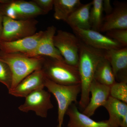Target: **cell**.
Wrapping results in <instances>:
<instances>
[{
  "instance_id": "6da1fadb",
  "label": "cell",
  "mask_w": 127,
  "mask_h": 127,
  "mask_svg": "<svg viewBox=\"0 0 127 127\" xmlns=\"http://www.w3.org/2000/svg\"><path fill=\"white\" fill-rule=\"evenodd\" d=\"M78 69L81 80L79 106L84 109L90 100V88L98 64L104 58V50L88 45L79 39Z\"/></svg>"
},
{
  "instance_id": "7a4b0ae2",
  "label": "cell",
  "mask_w": 127,
  "mask_h": 127,
  "mask_svg": "<svg viewBox=\"0 0 127 127\" xmlns=\"http://www.w3.org/2000/svg\"><path fill=\"white\" fill-rule=\"evenodd\" d=\"M0 59L9 65L12 73L13 80L10 91L28 75L41 69L44 56L30 57L21 53L7 54L0 51Z\"/></svg>"
},
{
  "instance_id": "3957f363",
  "label": "cell",
  "mask_w": 127,
  "mask_h": 127,
  "mask_svg": "<svg viewBox=\"0 0 127 127\" xmlns=\"http://www.w3.org/2000/svg\"><path fill=\"white\" fill-rule=\"evenodd\" d=\"M41 69L47 78L57 84L66 86L81 84L78 67L64 60L44 57Z\"/></svg>"
},
{
  "instance_id": "277c9868",
  "label": "cell",
  "mask_w": 127,
  "mask_h": 127,
  "mask_svg": "<svg viewBox=\"0 0 127 127\" xmlns=\"http://www.w3.org/2000/svg\"><path fill=\"white\" fill-rule=\"evenodd\" d=\"M45 87L56 99L58 105L57 127H62L66 112L73 103L77 101L78 96L81 92V85L63 86L57 84L46 77Z\"/></svg>"
},
{
  "instance_id": "5b68a950",
  "label": "cell",
  "mask_w": 127,
  "mask_h": 127,
  "mask_svg": "<svg viewBox=\"0 0 127 127\" xmlns=\"http://www.w3.org/2000/svg\"><path fill=\"white\" fill-rule=\"evenodd\" d=\"M0 10L3 15L17 20L35 19L46 14L32 0H3L0 3Z\"/></svg>"
},
{
  "instance_id": "8992f818",
  "label": "cell",
  "mask_w": 127,
  "mask_h": 127,
  "mask_svg": "<svg viewBox=\"0 0 127 127\" xmlns=\"http://www.w3.org/2000/svg\"><path fill=\"white\" fill-rule=\"evenodd\" d=\"M38 22L35 19L17 20L4 16L0 40L12 41L32 35L36 32Z\"/></svg>"
},
{
  "instance_id": "52a82bcc",
  "label": "cell",
  "mask_w": 127,
  "mask_h": 127,
  "mask_svg": "<svg viewBox=\"0 0 127 127\" xmlns=\"http://www.w3.org/2000/svg\"><path fill=\"white\" fill-rule=\"evenodd\" d=\"M80 40L75 34L62 30L57 31L54 37L55 47L65 61L71 65L77 67Z\"/></svg>"
},
{
  "instance_id": "ba28073f",
  "label": "cell",
  "mask_w": 127,
  "mask_h": 127,
  "mask_svg": "<svg viewBox=\"0 0 127 127\" xmlns=\"http://www.w3.org/2000/svg\"><path fill=\"white\" fill-rule=\"evenodd\" d=\"M51 97V93L43 89L34 91L25 97V102L18 109L24 112L34 111L37 116L46 118L48 110L53 107Z\"/></svg>"
},
{
  "instance_id": "9c48e42d",
  "label": "cell",
  "mask_w": 127,
  "mask_h": 127,
  "mask_svg": "<svg viewBox=\"0 0 127 127\" xmlns=\"http://www.w3.org/2000/svg\"><path fill=\"white\" fill-rule=\"evenodd\" d=\"M71 28L74 34L81 41L94 48L106 51L124 47L116 41L99 32L91 29L83 30L77 28Z\"/></svg>"
},
{
  "instance_id": "30bf717a",
  "label": "cell",
  "mask_w": 127,
  "mask_h": 127,
  "mask_svg": "<svg viewBox=\"0 0 127 127\" xmlns=\"http://www.w3.org/2000/svg\"><path fill=\"white\" fill-rule=\"evenodd\" d=\"M56 32V28L54 26L48 27L43 31V35L36 48L31 52L22 54L30 57L44 56L64 60L54 45V37Z\"/></svg>"
},
{
  "instance_id": "8fae6325",
  "label": "cell",
  "mask_w": 127,
  "mask_h": 127,
  "mask_svg": "<svg viewBox=\"0 0 127 127\" xmlns=\"http://www.w3.org/2000/svg\"><path fill=\"white\" fill-rule=\"evenodd\" d=\"M46 76L41 69L37 70L22 79L9 94L17 97H25L34 91L44 88Z\"/></svg>"
},
{
  "instance_id": "7c38bea8",
  "label": "cell",
  "mask_w": 127,
  "mask_h": 127,
  "mask_svg": "<svg viewBox=\"0 0 127 127\" xmlns=\"http://www.w3.org/2000/svg\"><path fill=\"white\" fill-rule=\"evenodd\" d=\"M43 33L40 31L31 36L12 41L0 40V51L5 53L25 54L36 48Z\"/></svg>"
},
{
  "instance_id": "4fadbf2b",
  "label": "cell",
  "mask_w": 127,
  "mask_h": 127,
  "mask_svg": "<svg viewBox=\"0 0 127 127\" xmlns=\"http://www.w3.org/2000/svg\"><path fill=\"white\" fill-rule=\"evenodd\" d=\"M92 96L82 113L92 117L99 107L103 106L110 96V87L101 84L94 79L91 83L90 93Z\"/></svg>"
},
{
  "instance_id": "5bb4252c",
  "label": "cell",
  "mask_w": 127,
  "mask_h": 127,
  "mask_svg": "<svg viewBox=\"0 0 127 127\" xmlns=\"http://www.w3.org/2000/svg\"><path fill=\"white\" fill-rule=\"evenodd\" d=\"M104 107L109 115L108 120L112 127H127V104L109 96Z\"/></svg>"
},
{
  "instance_id": "9a60e30c",
  "label": "cell",
  "mask_w": 127,
  "mask_h": 127,
  "mask_svg": "<svg viewBox=\"0 0 127 127\" xmlns=\"http://www.w3.org/2000/svg\"><path fill=\"white\" fill-rule=\"evenodd\" d=\"M117 29L127 30V5L120 3L114 8L112 13L106 15L100 32H107Z\"/></svg>"
},
{
  "instance_id": "2e32d148",
  "label": "cell",
  "mask_w": 127,
  "mask_h": 127,
  "mask_svg": "<svg viewBox=\"0 0 127 127\" xmlns=\"http://www.w3.org/2000/svg\"><path fill=\"white\" fill-rule=\"evenodd\" d=\"M104 58L109 62L116 78L120 73L127 81V47L104 51Z\"/></svg>"
},
{
  "instance_id": "e0dca14e",
  "label": "cell",
  "mask_w": 127,
  "mask_h": 127,
  "mask_svg": "<svg viewBox=\"0 0 127 127\" xmlns=\"http://www.w3.org/2000/svg\"><path fill=\"white\" fill-rule=\"evenodd\" d=\"M69 118L68 127H112L108 120L96 122L81 113L75 104H72L66 112Z\"/></svg>"
},
{
  "instance_id": "ac0fdd59",
  "label": "cell",
  "mask_w": 127,
  "mask_h": 127,
  "mask_svg": "<svg viewBox=\"0 0 127 127\" xmlns=\"http://www.w3.org/2000/svg\"><path fill=\"white\" fill-rule=\"evenodd\" d=\"M92 6V1L85 4H82L68 17L66 23L71 28L91 30L90 12Z\"/></svg>"
},
{
  "instance_id": "d6986e66",
  "label": "cell",
  "mask_w": 127,
  "mask_h": 127,
  "mask_svg": "<svg viewBox=\"0 0 127 127\" xmlns=\"http://www.w3.org/2000/svg\"><path fill=\"white\" fill-rule=\"evenodd\" d=\"M82 4L79 0H54V17L66 22L67 18Z\"/></svg>"
},
{
  "instance_id": "ffe728a7",
  "label": "cell",
  "mask_w": 127,
  "mask_h": 127,
  "mask_svg": "<svg viewBox=\"0 0 127 127\" xmlns=\"http://www.w3.org/2000/svg\"><path fill=\"white\" fill-rule=\"evenodd\" d=\"M94 79L101 84L109 87L116 82L111 64L104 58L99 62L97 66Z\"/></svg>"
},
{
  "instance_id": "44dd1931",
  "label": "cell",
  "mask_w": 127,
  "mask_h": 127,
  "mask_svg": "<svg viewBox=\"0 0 127 127\" xmlns=\"http://www.w3.org/2000/svg\"><path fill=\"white\" fill-rule=\"evenodd\" d=\"M103 0H93L90 12V22L91 30L100 32L102 25L103 12Z\"/></svg>"
},
{
  "instance_id": "7402d4cb",
  "label": "cell",
  "mask_w": 127,
  "mask_h": 127,
  "mask_svg": "<svg viewBox=\"0 0 127 127\" xmlns=\"http://www.w3.org/2000/svg\"><path fill=\"white\" fill-rule=\"evenodd\" d=\"M110 96L127 104V82H116L110 87Z\"/></svg>"
},
{
  "instance_id": "603a6c76",
  "label": "cell",
  "mask_w": 127,
  "mask_h": 127,
  "mask_svg": "<svg viewBox=\"0 0 127 127\" xmlns=\"http://www.w3.org/2000/svg\"><path fill=\"white\" fill-rule=\"evenodd\" d=\"M12 80V73L9 65L0 59V82L5 85L9 91L11 88Z\"/></svg>"
},
{
  "instance_id": "cb8c5ba5",
  "label": "cell",
  "mask_w": 127,
  "mask_h": 127,
  "mask_svg": "<svg viewBox=\"0 0 127 127\" xmlns=\"http://www.w3.org/2000/svg\"><path fill=\"white\" fill-rule=\"evenodd\" d=\"M106 35L116 41L123 47H127V30H111L106 32Z\"/></svg>"
},
{
  "instance_id": "d4e9b609",
  "label": "cell",
  "mask_w": 127,
  "mask_h": 127,
  "mask_svg": "<svg viewBox=\"0 0 127 127\" xmlns=\"http://www.w3.org/2000/svg\"><path fill=\"white\" fill-rule=\"evenodd\" d=\"M46 14L53 8L54 0H32Z\"/></svg>"
},
{
  "instance_id": "484cf974",
  "label": "cell",
  "mask_w": 127,
  "mask_h": 127,
  "mask_svg": "<svg viewBox=\"0 0 127 127\" xmlns=\"http://www.w3.org/2000/svg\"><path fill=\"white\" fill-rule=\"evenodd\" d=\"M103 11L105 12L106 15L112 13L114 9L112 6L110 0H103Z\"/></svg>"
},
{
  "instance_id": "4316f807",
  "label": "cell",
  "mask_w": 127,
  "mask_h": 127,
  "mask_svg": "<svg viewBox=\"0 0 127 127\" xmlns=\"http://www.w3.org/2000/svg\"><path fill=\"white\" fill-rule=\"evenodd\" d=\"M3 16H4V15L0 10V36L2 33V27H3L2 23H3Z\"/></svg>"
},
{
  "instance_id": "83f0119b",
  "label": "cell",
  "mask_w": 127,
  "mask_h": 127,
  "mask_svg": "<svg viewBox=\"0 0 127 127\" xmlns=\"http://www.w3.org/2000/svg\"><path fill=\"white\" fill-rule=\"evenodd\" d=\"M2 0H0V2H2Z\"/></svg>"
}]
</instances>
